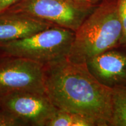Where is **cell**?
<instances>
[{
  "mask_svg": "<svg viewBox=\"0 0 126 126\" xmlns=\"http://www.w3.org/2000/svg\"><path fill=\"white\" fill-rule=\"evenodd\" d=\"M22 92L45 93L44 65L23 58L0 57V97Z\"/></svg>",
  "mask_w": 126,
  "mask_h": 126,
  "instance_id": "5",
  "label": "cell"
},
{
  "mask_svg": "<svg viewBox=\"0 0 126 126\" xmlns=\"http://www.w3.org/2000/svg\"><path fill=\"white\" fill-rule=\"evenodd\" d=\"M75 32L52 26L32 35L0 46L1 56L23 58L43 65L67 57Z\"/></svg>",
  "mask_w": 126,
  "mask_h": 126,
  "instance_id": "3",
  "label": "cell"
},
{
  "mask_svg": "<svg viewBox=\"0 0 126 126\" xmlns=\"http://www.w3.org/2000/svg\"><path fill=\"white\" fill-rule=\"evenodd\" d=\"M46 126H97L91 118L79 114L58 109L47 122Z\"/></svg>",
  "mask_w": 126,
  "mask_h": 126,
  "instance_id": "9",
  "label": "cell"
},
{
  "mask_svg": "<svg viewBox=\"0 0 126 126\" xmlns=\"http://www.w3.org/2000/svg\"><path fill=\"white\" fill-rule=\"evenodd\" d=\"M102 1V0H90L91 3H92V4H96V2H99V1Z\"/></svg>",
  "mask_w": 126,
  "mask_h": 126,
  "instance_id": "15",
  "label": "cell"
},
{
  "mask_svg": "<svg viewBox=\"0 0 126 126\" xmlns=\"http://www.w3.org/2000/svg\"><path fill=\"white\" fill-rule=\"evenodd\" d=\"M122 25L117 0H102L75 32L67 59L75 63L120 47Z\"/></svg>",
  "mask_w": 126,
  "mask_h": 126,
  "instance_id": "2",
  "label": "cell"
},
{
  "mask_svg": "<svg viewBox=\"0 0 126 126\" xmlns=\"http://www.w3.org/2000/svg\"><path fill=\"white\" fill-rule=\"evenodd\" d=\"M54 26L23 14L4 12L0 14V46Z\"/></svg>",
  "mask_w": 126,
  "mask_h": 126,
  "instance_id": "8",
  "label": "cell"
},
{
  "mask_svg": "<svg viewBox=\"0 0 126 126\" xmlns=\"http://www.w3.org/2000/svg\"><path fill=\"white\" fill-rule=\"evenodd\" d=\"M74 1H77V2H79L83 3V4H92L90 1V0H74Z\"/></svg>",
  "mask_w": 126,
  "mask_h": 126,
  "instance_id": "14",
  "label": "cell"
},
{
  "mask_svg": "<svg viewBox=\"0 0 126 126\" xmlns=\"http://www.w3.org/2000/svg\"><path fill=\"white\" fill-rule=\"evenodd\" d=\"M0 109L22 122L24 126H46L57 108L45 93L22 92L0 97Z\"/></svg>",
  "mask_w": 126,
  "mask_h": 126,
  "instance_id": "6",
  "label": "cell"
},
{
  "mask_svg": "<svg viewBox=\"0 0 126 126\" xmlns=\"http://www.w3.org/2000/svg\"><path fill=\"white\" fill-rule=\"evenodd\" d=\"M112 91V115L110 126H126V86Z\"/></svg>",
  "mask_w": 126,
  "mask_h": 126,
  "instance_id": "10",
  "label": "cell"
},
{
  "mask_svg": "<svg viewBox=\"0 0 126 126\" xmlns=\"http://www.w3.org/2000/svg\"><path fill=\"white\" fill-rule=\"evenodd\" d=\"M22 122L10 113L0 109V126H22Z\"/></svg>",
  "mask_w": 126,
  "mask_h": 126,
  "instance_id": "12",
  "label": "cell"
},
{
  "mask_svg": "<svg viewBox=\"0 0 126 126\" xmlns=\"http://www.w3.org/2000/svg\"><path fill=\"white\" fill-rule=\"evenodd\" d=\"M94 7L74 0H20L5 12L23 14L75 32Z\"/></svg>",
  "mask_w": 126,
  "mask_h": 126,
  "instance_id": "4",
  "label": "cell"
},
{
  "mask_svg": "<svg viewBox=\"0 0 126 126\" xmlns=\"http://www.w3.org/2000/svg\"><path fill=\"white\" fill-rule=\"evenodd\" d=\"M45 94L58 109L94 120L97 126H110L112 91L100 83L86 63L65 59L44 65Z\"/></svg>",
  "mask_w": 126,
  "mask_h": 126,
  "instance_id": "1",
  "label": "cell"
},
{
  "mask_svg": "<svg viewBox=\"0 0 126 126\" xmlns=\"http://www.w3.org/2000/svg\"><path fill=\"white\" fill-rule=\"evenodd\" d=\"M108 50L86 62L93 76L110 89L126 86V50Z\"/></svg>",
  "mask_w": 126,
  "mask_h": 126,
  "instance_id": "7",
  "label": "cell"
},
{
  "mask_svg": "<svg viewBox=\"0 0 126 126\" xmlns=\"http://www.w3.org/2000/svg\"><path fill=\"white\" fill-rule=\"evenodd\" d=\"M1 56V52H0V57Z\"/></svg>",
  "mask_w": 126,
  "mask_h": 126,
  "instance_id": "16",
  "label": "cell"
},
{
  "mask_svg": "<svg viewBox=\"0 0 126 126\" xmlns=\"http://www.w3.org/2000/svg\"><path fill=\"white\" fill-rule=\"evenodd\" d=\"M118 8L122 25V35L120 47L126 50V0H117Z\"/></svg>",
  "mask_w": 126,
  "mask_h": 126,
  "instance_id": "11",
  "label": "cell"
},
{
  "mask_svg": "<svg viewBox=\"0 0 126 126\" xmlns=\"http://www.w3.org/2000/svg\"><path fill=\"white\" fill-rule=\"evenodd\" d=\"M20 1V0H0V14L6 11Z\"/></svg>",
  "mask_w": 126,
  "mask_h": 126,
  "instance_id": "13",
  "label": "cell"
}]
</instances>
